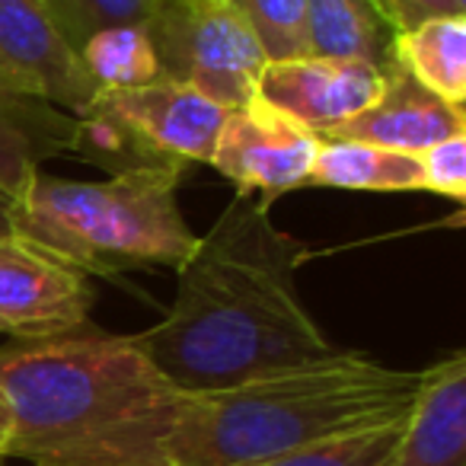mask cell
<instances>
[{
  "label": "cell",
  "instance_id": "6da1fadb",
  "mask_svg": "<svg viewBox=\"0 0 466 466\" xmlns=\"http://www.w3.org/2000/svg\"><path fill=\"white\" fill-rule=\"evenodd\" d=\"M304 247L272 224L266 198L233 195L182 262L169 313L135 345L182 396L218 393L339 345L326 339L298 294Z\"/></svg>",
  "mask_w": 466,
  "mask_h": 466
},
{
  "label": "cell",
  "instance_id": "7a4b0ae2",
  "mask_svg": "<svg viewBox=\"0 0 466 466\" xmlns=\"http://www.w3.org/2000/svg\"><path fill=\"white\" fill-rule=\"evenodd\" d=\"M421 370L339 349L317 361L218 390L176 396L48 466H256L310 444L409 415Z\"/></svg>",
  "mask_w": 466,
  "mask_h": 466
},
{
  "label": "cell",
  "instance_id": "3957f363",
  "mask_svg": "<svg viewBox=\"0 0 466 466\" xmlns=\"http://www.w3.org/2000/svg\"><path fill=\"white\" fill-rule=\"evenodd\" d=\"M0 393L10 412L7 460L48 466L93 438L173 402L131 336L84 326L0 349Z\"/></svg>",
  "mask_w": 466,
  "mask_h": 466
},
{
  "label": "cell",
  "instance_id": "277c9868",
  "mask_svg": "<svg viewBox=\"0 0 466 466\" xmlns=\"http://www.w3.org/2000/svg\"><path fill=\"white\" fill-rule=\"evenodd\" d=\"M186 167L163 163L103 182L55 179L39 173L10 201V233L46 247L86 275L131 268H179L198 237L179 211Z\"/></svg>",
  "mask_w": 466,
  "mask_h": 466
},
{
  "label": "cell",
  "instance_id": "5b68a950",
  "mask_svg": "<svg viewBox=\"0 0 466 466\" xmlns=\"http://www.w3.org/2000/svg\"><path fill=\"white\" fill-rule=\"evenodd\" d=\"M144 33L160 80L192 86L224 109L253 103L268 58L249 23L224 0H154Z\"/></svg>",
  "mask_w": 466,
  "mask_h": 466
},
{
  "label": "cell",
  "instance_id": "8992f818",
  "mask_svg": "<svg viewBox=\"0 0 466 466\" xmlns=\"http://www.w3.org/2000/svg\"><path fill=\"white\" fill-rule=\"evenodd\" d=\"M96 288L46 247L0 233V336L42 342L90 326Z\"/></svg>",
  "mask_w": 466,
  "mask_h": 466
},
{
  "label": "cell",
  "instance_id": "52a82bcc",
  "mask_svg": "<svg viewBox=\"0 0 466 466\" xmlns=\"http://www.w3.org/2000/svg\"><path fill=\"white\" fill-rule=\"evenodd\" d=\"M0 80L67 116H80L99 93L46 0H0Z\"/></svg>",
  "mask_w": 466,
  "mask_h": 466
},
{
  "label": "cell",
  "instance_id": "ba28073f",
  "mask_svg": "<svg viewBox=\"0 0 466 466\" xmlns=\"http://www.w3.org/2000/svg\"><path fill=\"white\" fill-rule=\"evenodd\" d=\"M380 90L383 67L370 61L300 55V58L266 61L253 99L323 137L370 109Z\"/></svg>",
  "mask_w": 466,
  "mask_h": 466
},
{
  "label": "cell",
  "instance_id": "9c48e42d",
  "mask_svg": "<svg viewBox=\"0 0 466 466\" xmlns=\"http://www.w3.org/2000/svg\"><path fill=\"white\" fill-rule=\"evenodd\" d=\"M317 150L319 137L313 131L253 99L243 109L227 112L211 167L233 182L237 195L262 192L268 201L272 195L307 186Z\"/></svg>",
  "mask_w": 466,
  "mask_h": 466
},
{
  "label": "cell",
  "instance_id": "30bf717a",
  "mask_svg": "<svg viewBox=\"0 0 466 466\" xmlns=\"http://www.w3.org/2000/svg\"><path fill=\"white\" fill-rule=\"evenodd\" d=\"M96 103L118 116L160 160L167 163H211L220 128L227 122L224 106L198 90L173 80H154L125 90H99Z\"/></svg>",
  "mask_w": 466,
  "mask_h": 466
},
{
  "label": "cell",
  "instance_id": "8fae6325",
  "mask_svg": "<svg viewBox=\"0 0 466 466\" xmlns=\"http://www.w3.org/2000/svg\"><path fill=\"white\" fill-rule=\"evenodd\" d=\"M453 135H466L463 106L444 103L396 61H390L383 67V90L377 103L332 128L319 141L342 137V141H364L387 150H402V154H425L428 147Z\"/></svg>",
  "mask_w": 466,
  "mask_h": 466
},
{
  "label": "cell",
  "instance_id": "7c38bea8",
  "mask_svg": "<svg viewBox=\"0 0 466 466\" xmlns=\"http://www.w3.org/2000/svg\"><path fill=\"white\" fill-rule=\"evenodd\" d=\"M390 466H466V355L451 351L421 370Z\"/></svg>",
  "mask_w": 466,
  "mask_h": 466
},
{
  "label": "cell",
  "instance_id": "4fadbf2b",
  "mask_svg": "<svg viewBox=\"0 0 466 466\" xmlns=\"http://www.w3.org/2000/svg\"><path fill=\"white\" fill-rule=\"evenodd\" d=\"M74 116L0 80V195L16 201L42 173V163L67 154Z\"/></svg>",
  "mask_w": 466,
  "mask_h": 466
},
{
  "label": "cell",
  "instance_id": "5bb4252c",
  "mask_svg": "<svg viewBox=\"0 0 466 466\" xmlns=\"http://www.w3.org/2000/svg\"><path fill=\"white\" fill-rule=\"evenodd\" d=\"M307 186L355 188V192H425L419 154H402L364 141H319Z\"/></svg>",
  "mask_w": 466,
  "mask_h": 466
},
{
  "label": "cell",
  "instance_id": "9a60e30c",
  "mask_svg": "<svg viewBox=\"0 0 466 466\" xmlns=\"http://www.w3.org/2000/svg\"><path fill=\"white\" fill-rule=\"evenodd\" d=\"M304 29L310 55L358 58L377 67L393 61V29L370 0H304Z\"/></svg>",
  "mask_w": 466,
  "mask_h": 466
},
{
  "label": "cell",
  "instance_id": "2e32d148",
  "mask_svg": "<svg viewBox=\"0 0 466 466\" xmlns=\"http://www.w3.org/2000/svg\"><path fill=\"white\" fill-rule=\"evenodd\" d=\"M393 61L451 106L466 99V16H438L393 35Z\"/></svg>",
  "mask_w": 466,
  "mask_h": 466
},
{
  "label": "cell",
  "instance_id": "e0dca14e",
  "mask_svg": "<svg viewBox=\"0 0 466 466\" xmlns=\"http://www.w3.org/2000/svg\"><path fill=\"white\" fill-rule=\"evenodd\" d=\"M67 154L106 169L109 176L128 173V169H141V167H163V163H167V160H160L122 118L112 116L96 99H93L80 116H74L71 147H67Z\"/></svg>",
  "mask_w": 466,
  "mask_h": 466
},
{
  "label": "cell",
  "instance_id": "ac0fdd59",
  "mask_svg": "<svg viewBox=\"0 0 466 466\" xmlns=\"http://www.w3.org/2000/svg\"><path fill=\"white\" fill-rule=\"evenodd\" d=\"M84 71L99 90H125L160 80L157 58L144 26H109L80 46Z\"/></svg>",
  "mask_w": 466,
  "mask_h": 466
},
{
  "label": "cell",
  "instance_id": "d6986e66",
  "mask_svg": "<svg viewBox=\"0 0 466 466\" xmlns=\"http://www.w3.org/2000/svg\"><path fill=\"white\" fill-rule=\"evenodd\" d=\"M406 421V419H402ZM402 421L380 428H368V431L345 434V438H332L323 444H310L291 451L285 457L266 460L256 466H390V457L400 441Z\"/></svg>",
  "mask_w": 466,
  "mask_h": 466
},
{
  "label": "cell",
  "instance_id": "ffe728a7",
  "mask_svg": "<svg viewBox=\"0 0 466 466\" xmlns=\"http://www.w3.org/2000/svg\"><path fill=\"white\" fill-rule=\"evenodd\" d=\"M259 39L268 61H285L310 55L304 29V0H224Z\"/></svg>",
  "mask_w": 466,
  "mask_h": 466
},
{
  "label": "cell",
  "instance_id": "44dd1931",
  "mask_svg": "<svg viewBox=\"0 0 466 466\" xmlns=\"http://www.w3.org/2000/svg\"><path fill=\"white\" fill-rule=\"evenodd\" d=\"M154 0H46L65 39L80 52L86 39L109 26H144Z\"/></svg>",
  "mask_w": 466,
  "mask_h": 466
},
{
  "label": "cell",
  "instance_id": "7402d4cb",
  "mask_svg": "<svg viewBox=\"0 0 466 466\" xmlns=\"http://www.w3.org/2000/svg\"><path fill=\"white\" fill-rule=\"evenodd\" d=\"M419 157L425 169V192L466 201V135L447 137Z\"/></svg>",
  "mask_w": 466,
  "mask_h": 466
},
{
  "label": "cell",
  "instance_id": "603a6c76",
  "mask_svg": "<svg viewBox=\"0 0 466 466\" xmlns=\"http://www.w3.org/2000/svg\"><path fill=\"white\" fill-rule=\"evenodd\" d=\"M370 4L383 16V23L393 29V35L409 33L438 16H466V10L457 7V0H370Z\"/></svg>",
  "mask_w": 466,
  "mask_h": 466
},
{
  "label": "cell",
  "instance_id": "cb8c5ba5",
  "mask_svg": "<svg viewBox=\"0 0 466 466\" xmlns=\"http://www.w3.org/2000/svg\"><path fill=\"white\" fill-rule=\"evenodd\" d=\"M7 444H10V412L4 393H0V466H7Z\"/></svg>",
  "mask_w": 466,
  "mask_h": 466
},
{
  "label": "cell",
  "instance_id": "d4e9b609",
  "mask_svg": "<svg viewBox=\"0 0 466 466\" xmlns=\"http://www.w3.org/2000/svg\"><path fill=\"white\" fill-rule=\"evenodd\" d=\"M0 233H10V198L0 195Z\"/></svg>",
  "mask_w": 466,
  "mask_h": 466
},
{
  "label": "cell",
  "instance_id": "484cf974",
  "mask_svg": "<svg viewBox=\"0 0 466 466\" xmlns=\"http://www.w3.org/2000/svg\"><path fill=\"white\" fill-rule=\"evenodd\" d=\"M457 7H463V10H466V0H457Z\"/></svg>",
  "mask_w": 466,
  "mask_h": 466
}]
</instances>
